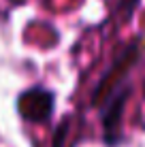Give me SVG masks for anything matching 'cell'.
I'll return each instance as SVG.
<instances>
[{"mask_svg": "<svg viewBox=\"0 0 145 147\" xmlns=\"http://www.w3.org/2000/svg\"><path fill=\"white\" fill-rule=\"evenodd\" d=\"M15 107L22 119L32 121V124H45L53 113V92L41 85L28 88L17 96Z\"/></svg>", "mask_w": 145, "mask_h": 147, "instance_id": "1", "label": "cell"}, {"mask_svg": "<svg viewBox=\"0 0 145 147\" xmlns=\"http://www.w3.org/2000/svg\"><path fill=\"white\" fill-rule=\"evenodd\" d=\"M137 55H139V43H132L130 47L122 53V58L113 64V68L100 79V83H98V88H96V94H94V100H96V102H100V100L107 98V94L115 88V83L128 73V68H130V64L137 60Z\"/></svg>", "mask_w": 145, "mask_h": 147, "instance_id": "2", "label": "cell"}, {"mask_svg": "<svg viewBox=\"0 0 145 147\" xmlns=\"http://www.w3.org/2000/svg\"><path fill=\"white\" fill-rule=\"evenodd\" d=\"M126 98H128V90L115 94L111 100H109L107 109H105V117H103V128H105V139L109 143L117 139V132H119V121H122V113H124V107H126Z\"/></svg>", "mask_w": 145, "mask_h": 147, "instance_id": "3", "label": "cell"}, {"mask_svg": "<svg viewBox=\"0 0 145 147\" xmlns=\"http://www.w3.org/2000/svg\"><path fill=\"white\" fill-rule=\"evenodd\" d=\"M139 0H117V15H122L124 19H130L132 13L137 11Z\"/></svg>", "mask_w": 145, "mask_h": 147, "instance_id": "4", "label": "cell"}]
</instances>
